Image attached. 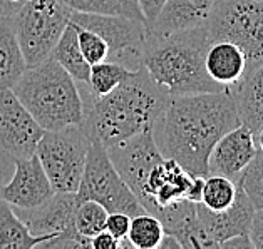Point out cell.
Instances as JSON below:
<instances>
[{
    "instance_id": "19",
    "label": "cell",
    "mask_w": 263,
    "mask_h": 249,
    "mask_svg": "<svg viewBox=\"0 0 263 249\" xmlns=\"http://www.w3.org/2000/svg\"><path fill=\"white\" fill-rule=\"evenodd\" d=\"M230 94L235 100L240 124L255 134L263 126V64L250 70L230 89Z\"/></svg>"
},
{
    "instance_id": "25",
    "label": "cell",
    "mask_w": 263,
    "mask_h": 249,
    "mask_svg": "<svg viewBox=\"0 0 263 249\" xmlns=\"http://www.w3.org/2000/svg\"><path fill=\"white\" fill-rule=\"evenodd\" d=\"M164 236V227L156 216L143 213L133 216L126 239L133 249H158Z\"/></svg>"
},
{
    "instance_id": "3",
    "label": "cell",
    "mask_w": 263,
    "mask_h": 249,
    "mask_svg": "<svg viewBox=\"0 0 263 249\" xmlns=\"http://www.w3.org/2000/svg\"><path fill=\"white\" fill-rule=\"evenodd\" d=\"M208 46L206 25L178 30L161 37L146 34L141 66L170 95L228 91L211 80L204 69V54Z\"/></svg>"
},
{
    "instance_id": "1",
    "label": "cell",
    "mask_w": 263,
    "mask_h": 249,
    "mask_svg": "<svg viewBox=\"0 0 263 249\" xmlns=\"http://www.w3.org/2000/svg\"><path fill=\"white\" fill-rule=\"evenodd\" d=\"M240 126L230 91L171 95L153 124L163 157L175 159L193 176H208L210 152L223 134Z\"/></svg>"
},
{
    "instance_id": "31",
    "label": "cell",
    "mask_w": 263,
    "mask_h": 249,
    "mask_svg": "<svg viewBox=\"0 0 263 249\" xmlns=\"http://www.w3.org/2000/svg\"><path fill=\"white\" fill-rule=\"evenodd\" d=\"M248 238L253 249H263V209H255L252 224L248 229Z\"/></svg>"
},
{
    "instance_id": "17",
    "label": "cell",
    "mask_w": 263,
    "mask_h": 249,
    "mask_svg": "<svg viewBox=\"0 0 263 249\" xmlns=\"http://www.w3.org/2000/svg\"><path fill=\"white\" fill-rule=\"evenodd\" d=\"M216 0H166L158 17L146 25V34L153 37L204 25Z\"/></svg>"
},
{
    "instance_id": "15",
    "label": "cell",
    "mask_w": 263,
    "mask_h": 249,
    "mask_svg": "<svg viewBox=\"0 0 263 249\" xmlns=\"http://www.w3.org/2000/svg\"><path fill=\"white\" fill-rule=\"evenodd\" d=\"M256 154L253 132L243 124L216 140L208 157V176L216 174L238 182L243 169Z\"/></svg>"
},
{
    "instance_id": "23",
    "label": "cell",
    "mask_w": 263,
    "mask_h": 249,
    "mask_svg": "<svg viewBox=\"0 0 263 249\" xmlns=\"http://www.w3.org/2000/svg\"><path fill=\"white\" fill-rule=\"evenodd\" d=\"M61 2L67 5L72 12L121 15L144 22L143 10H141L138 0H61Z\"/></svg>"
},
{
    "instance_id": "13",
    "label": "cell",
    "mask_w": 263,
    "mask_h": 249,
    "mask_svg": "<svg viewBox=\"0 0 263 249\" xmlns=\"http://www.w3.org/2000/svg\"><path fill=\"white\" fill-rule=\"evenodd\" d=\"M193 179L195 176L181 168L175 159L163 157L146 176L138 201L146 213L158 218L166 206L181 199H188Z\"/></svg>"
},
{
    "instance_id": "20",
    "label": "cell",
    "mask_w": 263,
    "mask_h": 249,
    "mask_svg": "<svg viewBox=\"0 0 263 249\" xmlns=\"http://www.w3.org/2000/svg\"><path fill=\"white\" fill-rule=\"evenodd\" d=\"M50 236H35L7 201L0 197V249L42 247Z\"/></svg>"
},
{
    "instance_id": "27",
    "label": "cell",
    "mask_w": 263,
    "mask_h": 249,
    "mask_svg": "<svg viewBox=\"0 0 263 249\" xmlns=\"http://www.w3.org/2000/svg\"><path fill=\"white\" fill-rule=\"evenodd\" d=\"M107 214V209H104L96 201L78 202V208H76L74 213V229L82 238L91 239L106 229Z\"/></svg>"
},
{
    "instance_id": "32",
    "label": "cell",
    "mask_w": 263,
    "mask_h": 249,
    "mask_svg": "<svg viewBox=\"0 0 263 249\" xmlns=\"http://www.w3.org/2000/svg\"><path fill=\"white\" fill-rule=\"evenodd\" d=\"M141 10L144 15V24L149 25L155 18L158 17L159 10L163 9V5L166 4V0H138Z\"/></svg>"
},
{
    "instance_id": "29",
    "label": "cell",
    "mask_w": 263,
    "mask_h": 249,
    "mask_svg": "<svg viewBox=\"0 0 263 249\" xmlns=\"http://www.w3.org/2000/svg\"><path fill=\"white\" fill-rule=\"evenodd\" d=\"M74 27H76V32H78L79 49H81V52H82V55H84V59L89 66L106 60L107 55H109V49L106 46V42L102 40L98 34H94L92 30H87V29L81 27V25H76V24H74Z\"/></svg>"
},
{
    "instance_id": "30",
    "label": "cell",
    "mask_w": 263,
    "mask_h": 249,
    "mask_svg": "<svg viewBox=\"0 0 263 249\" xmlns=\"http://www.w3.org/2000/svg\"><path fill=\"white\" fill-rule=\"evenodd\" d=\"M131 216L124 213H109L106 221V231L114 236L119 242L126 239L127 231H129Z\"/></svg>"
},
{
    "instance_id": "28",
    "label": "cell",
    "mask_w": 263,
    "mask_h": 249,
    "mask_svg": "<svg viewBox=\"0 0 263 249\" xmlns=\"http://www.w3.org/2000/svg\"><path fill=\"white\" fill-rule=\"evenodd\" d=\"M238 186L248 196L255 209H263V152L256 149L255 157L243 169Z\"/></svg>"
},
{
    "instance_id": "24",
    "label": "cell",
    "mask_w": 263,
    "mask_h": 249,
    "mask_svg": "<svg viewBox=\"0 0 263 249\" xmlns=\"http://www.w3.org/2000/svg\"><path fill=\"white\" fill-rule=\"evenodd\" d=\"M131 72L133 70L112 60H102L98 64H92L91 69H89V77L86 84L87 92L94 95V97L104 95L111 92L112 89H116Z\"/></svg>"
},
{
    "instance_id": "14",
    "label": "cell",
    "mask_w": 263,
    "mask_h": 249,
    "mask_svg": "<svg viewBox=\"0 0 263 249\" xmlns=\"http://www.w3.org/2000/svg\"><path fill=\"white\" fill-rule=\"evenodd\" d=\"M55 193L35 154L15 159L12 176L0 186V197L15 211H30L44 204Z\"/></svg>"
},
{
    "instance_id": "36",
    "label": "cell",
    "mask_w": 263,
    "mask_h": 249,
    "mask_svg": "<svg viewBox=\"0 0 263 249\" xmlns=\"http://www.w3.org/2000/svg\"><path fill=\"white\" fill-rule=\"evenodd\" d=\"M158 249H181V244H179V241L173 234L164 233V236H163L161 242H159Z\"/></svg>"
},
{
    "instance_id": "2",
    "label": "cell",
    "mask_w": 263,
    "mask_h": 249,
    "mask_svg": "<svg viewBox=\"0 0 263 249\" xmlns=\"http://www.w3.org/2000/svg\"><path fill=\"white\" fill-rule=\"evenodd\" d=\"M170 92L153 80L144 67L127 75L121 84L99 97L87 92L81 127L91 142L111 148L153 129L170 100Z\"/></svg>"
},
{
    "instance_id": "26",
    "label": "cell",
    "mask_w": 263,
    "mask_h": 249,
    "mask_svg": "<svg viewBox=\"0 0 263 249\" xmlns=\"http://www.w3.org/2000/svg\"><path fill=\"white\" fill-rule=\"evenodd\" d=\"M238 193V184L228 177L210 174L204 177L201 204L211 211H223L230 208Z\"/></svg>"
},
{
    "instance_id": "35",
    "label": "cell",
    "mask_w": 263,
    "mask_h": 249,
    "mask_svg": "<svg viewBox=\"0 0 263 249\" xmlns=\"http://www.w3.org/2000/svg\"><path fill=\"white\" fill-rule=\"evenodd\" d=\"M235 247H253L248 236H233L220 244V249H235Z\"/></svg>"
},
{
    "instance_id": "39",
    "label": "cell",
    "mask_w": 263,
    "mask_h": 249,
    "mask_svg": "<svg viewBox=\"0 0 263 249\" xmlns=\"http://www.w3.org/2000/svg\"><path fill=\"white\" fill-rule=\"evenodd\" d=\"M260 2H263V0H260Z\"/></svg>"
},
{
    "instance_id": "16",
    "label": "cell",
    "mask_w": 263,
    "mask_h": 249,
    "mask_svg": "<svg viewBox=\"0 0 263 249\" xmlns=\"http://www.w3.org/2000/svg\"><path fill=\"white\" fill-rule=\"evenodd\" d=\"M198 218L208 234V238L220 249V244L233 236H248V229L252 224L255 208L248 196L238 186V193L233 204L223 211H211L204 208L201 202L196 204Z\"/></svg>"
},
{
    "instance_id": "12",
    "label": "cell",
    "mask_w": 263,
    "mask_h": 249,
    "mask_svg": "<svg viewBox=\"0 0 263 249\" xmlns=\"http://www.w3.org/2000/svg\"><path fill=\"white\" fill-rule=\"evenodd\" d=\"M106 151L119 176L136 197L144 186L146 176L163 159L153 137V129H146L138 136L111 146Z\"/></svg>"
},
{
    "instance_id": "6",
    "label": "cell",
    "mask_w": 263,
    "mask_h": 249,
    "mask_svg": "<svg viewBox=\"0 0 263 249\" xmlns=\"http://www.w3.org/2000/svg\"><path fill=\"white\" fill-rule=\"evenodd\" d=\"M204 25L210 42L228 40L241 49L247 59V74L263 64V2L260 0H216Z\"/></svg>"
},
{
    "instance_id": "21",
    "label": "cell",
    "mask_w": 263,
    "mask_h": 249,
    "mask_svg": "<svg viewBox=\"0 0 263 249\" xmlns=\"http://www.w3.org/2000/svg\"><path fill=\"white\" fill-rule=\"evenodd\" d=\"M25 67L10 20L0 18V91L12 89Z\"/></svg>"
},
{
    "instance_id": "4",
    "label": "cell",
    "mask_w": 263,
    "mask_h": 249,
    "mask_svg": "<svg viewBox=\"0 0 263 249\" xmlns=\"http://www.w3.org/2000/svg\"><path fill=\"white\" fill-rule=\"evenodd\" d=\"M12 92L46 131L81 126L84 100L78 82L54 59L25 67Z\"/></svg>"
},
{
    "instance_id": "11",
    "label": "cell",
    "mask_w": 263,
    "mask_h": 249,
    "mask_svg": "<svg viewBox=\"0 0 263 249\" xmlns=\"http://www.w3.org/2000/svg\"><path fill=\"white\" fill-rule=\"evenodd\" d=\"M44 132L12 89L0 91V161L14 165L15 159L34 156Z\"/></svg>"
},
{
    "instance_id": "34",
    "label": "cell",
    "mask_w": 263,
    "mask_h": 249,
    "mask_svg": "<svg viewBox=\"0 0 263 249\" xmlns=\"http://www.w3.org/2000/svg\"><path fill=\"white\" fill-rule=\"evenodd\" d=\"M29 0H0V18L10 20L12 15Z\"/></svg>"
},
{
    "instance_id": "5",
    "label": "cell",
    "mask_w": 263,
    "mask_h": 249,
    "mask_svg": "<svg viewBox=\"0 0 263 249\" xmlns=\"http://www.w3.org/2000/svg\"><path fill=\"white\" fill-rule=\"evenodd\" d=\"M70 10L61 0H29L10 18L27 67L47 60L70 22Z\"/></svg>"
},
{
    "instance_id": "7",
    "label": "cell",
    "mask_w": 263,
    "mask_h": 249,
    "mask_svg": "<svg viewBox=\"0 0 263 249\" xmlns=\"http://www.w3.org/2000/svg\"><path fill=\"white\" fill-rule=\"evenodd\" d=\"M91 140L81 126L46 131L37 144L35 156L55 193H78Z\"/></svg>"
},
{
    "instance_id": "38",
    "label": "cell",
    "mask_w": 263,
    "mask_h": 249,
    "mask_svg": "<svg viewBox=\"0 0 263 249\" xmlns=\"http://www.w3.org/2000/svg\"><path fill=\"white\" fill-rule=\"evenodd\" d=\"M7 168H9L7 164L0 161V186H2L5 181H7V179H5V169H7Z\"/></svg>"
},
{
    "instance_id": "37",
    "label": "cell",
    "mask_w": 263,
    "mask_h": 249,
    "mask_svg": "<svg viewBox=\"0 0 263 249\" xmlns=\"http://www.w3.org/2000/svg\"><path fill=\"white\" fill-rule=\"evenodd\" d=\"M253 136H255V144H256V149L263 152V126H261L260 129L253 134Z\"/></svg>"
},
{
    "instance_id": "33",
    "label": "cell",
    "mask_w": 263,
    "mask_h": 249,
    "mask_svg": "<svg viewBox=\"0 0 263 249\" xmlns=\"http://www.w3.org/2000/svg\"><path fill=\"white\" fill-rule=\"evenodd\" d=\"M91 247L92 249H121V242L109 234L106 229L91 238Z\"/></svg>"
},
{
    "instance_id": "8",
    "label": "cell",
    "mask_w": 263,
    "mask_h": 249,
    "mask_svg": "<svg viewBox=\"0 0 263 249\" xmlns=\"http://www.w3.org/2000/svg\"><path fill=\"white\" fill-rule=\"evenodd\" d=\"M76 199L78 202L96 201L107 209V213H124L131 218L146 213L138 197L114 168L106 148L99 142H91L87 149L84 172Z\"/></svg>"
},
{
    "instance_id": "9",
    "label": "cell",
    "mask_w": 263,
    "mask_h": 249,
    "mask_svg": "<svg viewBox=\"0 0 263 249\" xmlns=\"http://www.w3.org/2000/svg\"><path fill=\"white\" fill-rule=\"evenodd\" d=\"M70 22L92 30L106 42L109 55L106 60L118 62L129 70L141 66V57L146 42V24L121 15H102L72 12Z\"/></svg>"
},
{
    "instance_id": "10",
    "label": "cell",
    "mask_w": 263,
    "mask_h": 249,
    "mask_svg": "<svg viewBox=\"0 0 263 249\" xmlns=\"http://www.w3.org/2000/svg\"><path fill=\"white\" fill-rule=\"evenodd\" d=\"M78 208L76 193H54L49 199L30 211H15L27 224L32 234L50 236L46 249H86L91 239H86L74 229V213Z\"/></svg>"
},
{
    "instance_id": "22",
    "label": "cell",
    "mask_w": 263,
    "mask_h": 249,
    "mask_svg": "<svg viewBox=\"0 0 263 249\" xmlns=\"http://www.w3.org/2000/svg\"><path fill=\"white\" fill-rule=\"evenodd\" d=\"M50 59H54L62 69H66L74 77L76 82L87 84L89 69H91V66L86 62L84 55H82L79 49L78 32H76L74 24L69 22L66 30L62 32L59 42L55 44L52 54H50Z\"/></svg>"
},
{
    "instance_id": "18",
    "label": "cell",
    "mask_w": 263,
    "mask_h": 249,
    "mask_svg": "<svg viewBox=\"0 0 263 249\" xmlns=\"http://www.w3.org/2000/svg\"><path fill=\"white\" fill-rule=\"evenodd\" d=\"M204 69L211 80L230 91L245 77L247 59L241 49L233 42L213 40L204 54Z\"/></svg>"
}]
</instances>
